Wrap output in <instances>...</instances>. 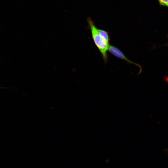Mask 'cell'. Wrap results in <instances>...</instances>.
I'll list each match as a JSON object with an SVG mask.
<instances>
[{"label": "cell", "mask_w": 168, "mask_h": 168, "mask_svg": "<svg viewBox=\"0 0 168 168\" xmlns=\"http://www.w3.org/2000/svg\"><path fill=\"white\" fill-rule=\"evenodd\" d=\"M98 32L101 37L108 44H109L110 38L108 32L106 30L101 29H98Z\"/></svg>", "instance_id": "obj_3"}, {"label": "cell", "mask_w": 168, "mask_h": 168, "mask_svg": "<svg viewBox=\"0 0 168 168\" xmlns=\"http://www.w3.org/2000/svg\"><path fill=\"white\" fill-rule=\"evenodd\" d=\"M167 7H168V5H167Z\"/></svg>", "instance_id": "obj_6"}, {"label": "cell", "mask_w": 168, "mask_h": 168, "mask_svg": "<svg viewBox=\"0 0 168 168\" xmlns=\"http://www.w3.org/2000/svg\"><path fill=\"white\" fill-rule=\"evenodd\" d=\"M158 1L161 5L167 6L168 0H158Z\"/></svg>", "instance_id": "obj_4"}, {"label": "cell", "mask_w": 168, "mask_h": 168, "mask_svg": "<svg viewBox=\"0 0 168 168\" xmlns=\"http://www.w3.org/2000/svg\"><path fill=\"white\" fill-rule=\"evenodd\" d=\"M108 51L111 54L116 57L124 60L129 63L134 64L141 68L140 66L127 58L122 51L117 47L110 45Z\"/></svg>", "instance_id": "obj_2"}, {"label": "cell", "mask_w": 168, "mask_h": 168, "mask_svg": "<svg viewBox=\"0 0 168 168\" xmlns=\"http://www.w3.org/2000/svg\"><path fill=\"white\" fill-rule=\"evenodd\" d=\"M165 151H166L168 152V149H165Z\"/></svg>", "instance_id": "obj_5"}, {"label": "cell", "mask_w": 168, "mask_h": 168, "mask_svg": "<svg viewBox=\"0 0 168 168\" xmlns=\"http://www.w3.org/2000/svg\"><path fill=\"white\" fill-rule=\"evenodd\" d=\"M87 21L94 42L101 53L104 62L106 63L108 59L107 51L110 44L106 43L99 34L98 28L91 18L88 17Z\"/></svg>", "instance_id": "obj_1"}]
</instances>
